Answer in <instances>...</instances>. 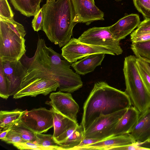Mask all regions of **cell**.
Listing matches in <instances>:
<instances>
[{
  "label": "cell",
  "instance_id": "cell-1",
  "mask_svg": "<svg viewBox=\"0 0 150 150\" xmlns=\"http://www.w3.org/2000/svg\"><path fill=\"white\" fill-rule=\"evenodd\" d=\"M131 105L129 98L125 92L105 81L97 82L84 103L80 125L85 131L100 115L110 114Z\"/></svg>",
  "mask_w": 150,
  "mask_h": 150
},
{
  "label": "cell",
  "instance_id": "cell-2",
  "mask_svg": "<svg viewBox=\"0 0 150 150\" xmlns=\"http://www.w3.org/2000/svg\"><path fill=\"white\" fill-rule=\"evenodd\" d=\"M42 30L48 39L60 48L71 39L77 23L71 0H47L42 7Z\"/></svg>",
  "mask_w": 150,
  "mask_h": 150
},
{
  "label": "cell",
  "instance_id": "cell-3",
  "mask_svg": "<svg viewBox=\"0 0 150 150\" xmlns=\"http://www.w3.org/2000/svg\"><path fill=\"white\" fill-rule=\"evenodd\" d=\"M24 26L14 19H0V59L18 61L26 52Z\"/></svg>",
  "mask_w": 150,
  "mask_h": 150
},
{
  "label": "cell",
  "instance_id": "cell-4",
  "mask_svg": "<svg viewBox=\"0 0 150 150\" xmlns=\"http://www.w3.org/2000/svg\"><path fill=\"white\" fill-rule=\"evenodd\" d=\"M137 59L134 55L126 57L123 72L126 85L125 92L129 98L132 105L141 114L150 108V91L140 75Z\"/></svg>",
  "mask_w": 150,
  "mask_h": 150
},
{
  "label": "cell",
  "instance_id": "cell-5",
  "mask_svg": "<svg viewBox=\"0 0 150 150\" xmlns=\"http://www.w3.org/2000/svg\"><path fill=\"white\" fill-rule=\"evenodd\" d=\"M87 44L107 48L115 54H122L120 40H116L109 30V26L93 27L85 31L78 38Z\"/></svg>",
  "mask_w": 150,
  "mask_h": 150
},
{
  "label": "cell",
  "instance_id": "cell-6",
  "mask_svg": "<svg viewBox=\"0 0 150 150\" xmlns=\"http://www.w3.org/2000/svg\"><path fill=\"white\" fill-rule=\"evenodd\" d=\"M127 108L110 114L100 116L84 131L83 138L100 141L112 136L116 124Z\"/></svg>",
  "mask_w": 150,
  "mask_h": 150
},
{
  "label": "cell",
  "instance_id": "cell-7",
  "mask_svg": "<svg viewBox=\"0 0 150 150\" xmlns=\"http://www.w3.org/2000/svg\"><path fill=\"white\" fill-rule=\"evenodd\" d=\"M61 50L62 55L71 63L92 54L103 53L115 55L107 48L84 43L74 38L71 39Z\"/></svg>",
  "mask_w": 150,
  "mask_h": 150
},
{
  "label": "cell",
  "instance_id": "cell-8",
  "mask_svg": "<svg viewBox=\"0 0 150 150\" xmlns=\"http://www.w3.org/2000/svg\"><path fill=\"white\" fill-rule=\"evenodd\" d=\"M20 120L35 133L46 132L53 127V112L51 109L40 108L26 110Z\"/></svg>",
  "mask_w": 150,
  "mask_h": 150
},
{
  "label": "cell",
  "instance_id": "cell-9",
  "mask_svg": "<svg viewBox=\"0 0 150 150\" xmlns=\"http://www.w3.org/2000/svg\"><path fill=\"white\" fill-rule=\"evenodd\" d=\"M1 66L6 79L9 96H13L21 89L22 83L27 71L20 60L15 61L0 59Z\"/></svg>",
  "mask_w": 150,
  "mask_h": 150
},
{
  "label": "cell",
  "instance_id": "cell-10",
  "mask_svg": "<svg viewBox=\"0 0 150 150\" xmlns=\"http://www.w3.org/2000/svg\"><path fill=\"white\" fill-rule=\"evenodd\" d=\"M50 101L47 104L51 105L58 112L77 123V114L79 106L70 93L60 91L51 93Z\"/></svg>",
  "mask_w": 150,
  "mask_h": 150
},
{
  "label": "cell",
  "instance_id": "cell-11",
  "mask_svg": "<svg viewBox=\"0 0 150 150\" xmlns=\"http://www.w3.org/2000/svg\"><path fill=\"white\" fill-rule=\"evenodd\" d=\"M73 7L74 21L89 25L94 21L104 20V13L91 0H71Z\"/></svg>",
  "mask_w": 150,
  "mask_h": 150
},
{
  "label": "cell",
  "instance_id": "cell-12",
  "mask_svg": "<svg viewBox=\"0 0 150 150\" xmlns=\"http://www.w3.org/2000/svg\"><path fill=\"white\" fill-rule=\"evenodd\" d=\"M59 82L53 79L44 77L34 79L13 96L14 99L30 96L36 97L40 94L47 95L59 87Z\"/></svg>",
  "mask_w": 150,
  "mask_h": 150
},
{
  "label": "cell",
  "instance_id": "cell-13",
  "mask_svg": "<svg viewBox=\"0 0 150 150\" xmlns=\"http://www.w3.org/2000/svg\"><path fill=\"white\" fill-rule=\"evenodd\" d=\"M140 22L138 14H131L125 16L116 23L109 26V30L114 38L120 41L133 31Z\"/></svg>",
  "mask_w": 150,
  "mask_h": 150
},
{
  "label": "cell",
  "instance_id": "cell-14",
  "mask_svg": "<svg viewBox=\"0 0 150 150\" xmlns=\"http://www.w3.org/2000/svg\"><path fill=\"white\" fill-rule=\"evenodd\" d=\"M136 142L129 134L111 136L96 143L77 148L76 150H112L115 147L127 145Z\"/></svg>",
  "mask_w": 150,
  "mask_h": 150
},
{
  "label": "cell",
  "instance_id": "cell-15",
  "mask_svg": "<svg viewBox=\"0 0 150 150\" xmlns=\"http://www.w3.org/2000/svg\"><path fill=\"white\" fill-rule=\"evenodd\" d=\"M138 144L150 139V108L140 114L137 120L129 133Z\"/></svg>",
  "mask_w": 150,
  "mask_h": 150
},
{
  "label": "cell",
  "instance_id": "cell-16",
  "mask_svg": "<svg viewBox=\"0 0 150 150\" xmlns=\"http://www.w3.org/2000/svg\"><path fill=\"white\" fill-rule=\"evenodd\" d=\"M140 114L134 107L131 106L128 108L116 124L112 136L129 133L136 124Z\"/></svg>",
  "mask_w": 150,
  "mask_h": 150
},
{
  "label": "cell",
  "instance_id": "cell-17",
  "mask_svg": "<svg viewBox=\"0 0 150 150\" xmlns=\"http://www.w3.org/2000/svg\"><path fill=\"white\" fill-rule=\"evenodd\" d=\"M105 56V54L103 53L90 55L72 63L71 66L76 73L84 75L93 71L97 67L100 65Z\"/></svg>",
  "mask_w": 150,
  "mask_h": 150
},
{
  "label": "cell",
  "instance_id": "cell-18",
  "mask_svg": "<svg viewBox=\"0 0 150 150\" xmlns=\"http://www.w3.org/2000/svg\"><path fill=\"white\" fill-rule=\"evenodd\" d=\"M53 112L54 138H56L69 129L78 125L76 122L58 112L52 107Z\"/></svg>",
  "mask_w": 150,
  "mask_h": 150
},
{
  "label": "cell",
  "instance_id": "cell-19",
  "mask_svg": "<svg viewBox=\"0 0 150 150\" xmlns=\"http://www.w3.org/2000/svg\"><path fill=\"white\" fill-rule=\"evenodd\" d=\"M15 9L27 17L34 16L39 11L42 0H10Z\"/></svg>",
  "mask_w": 150,
  "mask_h": 150
},
{
  "label": "cell",
  "instance_id": "cell-20",
  "mask_svg": "<svg viewBox=\"0 0 150 150\" xmlns=\"http://www.w3.org/2000/svg\"><path fill=\"white\" fill-rule=\"evenodd\" d=\"M26 110L16 109L11 111L0 112V131L11 129L12 126L20 120Z\"/></svg>",
  "mask_w": 150,
  "mask_h": 150
},
{
  "label": "cell",
  "instance_id": "cell-21",
  "mask_svg": "<svg viewBox=\"0 0 150 150\" xmlns=\"http://www.w3.org/2000/svg\"><path fill=\"white\" fill-rule=\"evenodd\" d=\"M84 131L82 126L79 125L66 139L58 144L62 150H71L72 148L77 146L83 139Z\"/></svg>",
  "mask_w": 150,
  "mask_h": 150
},
{
  "label": "cell",
  "instance_id": "cell-22",
  "mask_svg": "<svg viewBox=\"0 0 150 150\" xmlns=\"http://www.w3.org/2000/svg\"><path fill=\"white\" fill-rule=\"evenodd\" d=\"M131 49L137 58L150 62V40L132 43Z\"/></svg>",
  "mask_w": 150,
  "mask_h": 150
},
{
  "label": "cell",
  "instance_id": "cell-23",
  "mask_svg": "<svg viewBox=\"0 0 150 150\" xmlns=\"http://www.w3.org/2000/svg\"><path fill=\"white\" fill-rule=\"evenodd\" d=\"M11 129L18 133L25 141L35 142V133L26 126L21 120L15 124Z\"/></svg>",
  "mask_w": 150,
  "mask_h": 150
},
{
  "label": "cell",
  "instance_id": "cell-24",
  "mask_svg": "<svg viewBox=\"0 0 150 150\" xmlns=\"http://www.w3.org/2000/svg\"><path fill=\"white\" fill-rule=\"evenodd\" d=\"M13 144L20 150H62L59 146H45L37 144L35 142L29 141L16 143Z\"/></svg>",
  "mask_w": 150,
  "mask_h": 150
},
{
  "label": "cell",
  "instance_id": "cell-25",
  "mask_svg": "<svg viewBox=\"0 0 150 150\" xmlns=\"http://www.w3.org/2000/svg\"><path fill=\"white\" fill-rule=\"evenodd\" d=\"M36 138L35 143L45 146H59L56 142L53 135L35 133Z\"/></svg>",
  "mask_w": 150,
  "mask_h": 150
},
{
  "label": "cell",
  "instance_id": "cell-26",
  "mask_svg": "<svg viewBox=\"0 0 150 150\" xmlns=\"http://www.w3.org/2000/svg\"><path fill=\"white\" fill-rule=\"evenodd\" d=\"M137 10L144 19H150V0H133Z\"/></svg>",
  "mask_w": 150,
  "mask_h": 150
},
{
  "label": "cell",
  "instance_id": "cell-27",
  "mask_svg": "<svg viewBox=\"0 0 150 150\" xmlns=\"http://www.w3.org/2000/svg\"><path fill=\"white\" fill-rule=\"evenodd\" d=\"M14 15L7 0H0V19L13 20Z\"/></svg>",
  "mask_w": 150,
  "mask_h": 150
},
{
  "label": "cell",
  "instance_id": "cell-28",
  "mask_svg": "<svg viewBox=\"0 0 150 150\" xmlns=\"http://www.w3.org/2000/svg\"><path fill=\"white\" fill-rule=\"evenodd\" d=\"M0 96L7 99L9 96L8 94L7 83L5 77L3 68L0 65Z\"/></svg>",
  "mask_w": 150,
  "mask_h": 150
},
{
  "label": "cell",
  "instance_id": "cell-29",
  "mask_svg": "<svg viewBox=\"0 0 150 150\" xmlns=\"http://www.w3.org/2000/svg\"><path fill=\"white\" fill-rule=\"evenodd\" d=\"M150 33V19H144L140 22L137 29L131 35H138Z\"/></svg>",
  "mask_w": 150,
  "mask_h": 150
},
{
  "label": "cell",
  "instance_id": "cell-30",
  "mask_svg": "<svg viewBox=\"0 0 150 150\" xmlns=\"http://www.w3.org/2000/svg\"><path fill=\"white\" fill-rule=\"evenodd\" d=\"M2 140L7 143L12 144L27 142L24 140L18 133L11 129L8 133L5 138Z\"/></svg>",
  "mask_w": 150,
  "mask_h": 150
},
{
  "label": "cell",
  "instance_id": "cell-31",
  "mask_svg": "<svg viewBox=\"0 0 150 150\" xmlns=\"http://www.w3.org/2000/svg\"><path fill=\"white\" fill-rule=\"evenodd\" d=\"M43 20V13L42 8L34 16L32 22V27L35 31L38 32L42 29Z\"/></svg>",
  "mask_w": 150,
  "mask_h": 150
},
{
  "label": "cell",
  "instance_id": "cell-32",
  "mask_svg": "<svg viewBox=\"0 0 150 150\" xmlns=\"http://www.w3.org/2000/svg\"><path fill=\"white\" fill-rule=\"evenodd\" d=\"M137 67L140 75L146 87L150 91V74L137 62Z\"/></svg>",
  "mask_w": 150,
  "mask_h": 150
},
{
  "label": "cell",
  "instance_id": "cell-33",
  "mask_svg": "<svg viewBox=\"0 0 150 150\" xmlns=\"http://www.w3.org/2000/svg\"><path fill=\"white\" fill-rule=\"evenodd\" d=\"M114 150H150L148 148L139 146L137 142L126 146L115 147Z\"/></svg>",
  "mask_w": 150,
  "mask_h": 150
},
{
  "label": "cell",
  "instance_id": "cell-34",
  "mask_svg": "<svg viewBox=\"0 0 150 150\" xmlns=\"http://www.w3.org/2000/svg\"><path fill=\"white\" fill-rule=\"evenodd\" d=\"M132 43H136L150 40V33L141 35H131Z\"/></svg>",
  "mask_w": 150,
  "mask_h": 150
},
{
  "label": "cell",
  "instance_id": "cell-35",
  "mask_svg": "<svg viewBox=\"0 0 150 150\" xmlns=\"http://www.w3.org/2000/svg\"><path fill=\"white\" fill-rule=\"evenodd\" d=\"M79 125L75 126L69 129L58 137L54 138L56 142L58 144L66 139L72 134Z\"/></svg>",
  "mask_w": 150,
  "mask_h": 150
},
{
  "label": "cell",
  "instance_id": "cell-36",
  "mask_svg": "<svg viewBox=\"0 0 150 150\" xmlns=\"http://www.w3.org/2000/svg\"><path fill=\"white\" fill-rule=\"evenodd\" d=\"M99 141V140L96 139L84 138L77 146L72 148L71 150H76L78 148L93 144Z\"/></svg>",
  "mask_w": 150,
  "mask_h": 150
},
{
  "label": "cell",
  "instance_id": "cell-37",
  "mask_svg": "<svg viewBox=\"0 0 150 150\" xmlns=\"http://www.w3.org/2000/svg\"><path fill=\"white\" fill-rule=\"evenodd\" d=\"M137 62L150 74V62L138 58Z\"/></svg>",
  "mask_w": 150,
  "mask_h": 150
},
{
  "label": "cell",
  "instance_id": "cell-38",
  "mask_svg": "<svg viewBox=\"0 0 150 150\" xmlns=\"http://www.w3.org/2000/svg\"><path fill=\"white\" fill-rule=\"evenodd\" d=\"M11 129H8L3 131H0V139L1 140L4 139L5 138L8 133Z\"/></svg>",
  "mask_w": 150,
  "mask_h": 150
},
{
  "label": "cell",
  "instance_id": "cell-39",
  "mask_svg": "<svg viewBox=\"0 0 150 150\" xmlns=\"http://www.w3.org/2000/svg\"><path fill=\"white\" fill-rule=\"evenodd\" d=\"M137 144L139 146L148 148L150 149V142L149 141H147L142 143H137Z\"/></svg>",
  "mask_w": 150,
  "mask_h": 150
},
{
  "label": "cell",
  "instance_id": "cell-40",
  "mask_svg": "<svg viewBox=\"0 0 150 150\" xmlns=\"http://www.w3.org/2000/svg\"><path fill=\"white\" fill-rule=\"evenodd\" d=\"M92 2L95 3L94 0H91Z\"/></svg>",
  "mask_w": 150,
  "mask_h": 150
},
{
  "label": "cell",
  "instance_id": "cell-41",
  "mask_svg": "<svg viewBox=\"0 0 150 150\" xmlns=\"http://www.w3.org/2000/svg\"><path fill=\"white\" fill-rule=\"evenodd\" d=\"M147 141L150 142V139Z\"/></svg>",
  "mask_w": 150,
  "mask_h": 150
},
{
  "label": "cell",
  "instance_id": "cell-42",
  "mask_svg": "<svg viewBox=\"0 0 150 150\" xmlns=\"http://www.w3.org/2000/svg\"></svg>",
  "mask_w": 150,
  "mask_h": 150
}]
</instances>
